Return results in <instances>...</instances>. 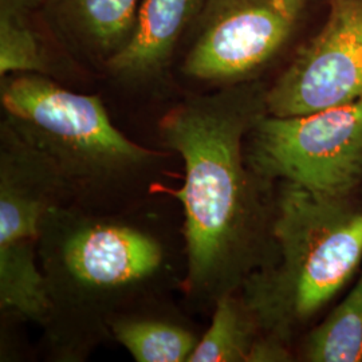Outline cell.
Instances as JSON below:
<instances>
[{
    "mask_svg": "<svg viewBox=\"0 0 362 362\" xmlns=\"http://www.w3.org/2000/svg\"><path fill=\"white\" fill-rule=\"evenodd\" d=\"M362 93V0H329L321 31L299 47L267 90V113L310 115Z\"/></svg>",
    "mask_w": 362,
    "mask_h": 362,
    "instance_id": "obj_8",
    "label": "cell"
},
{
    "mask_svg": "<svg viewBox=\"0 0 362 362\" xmlns=\"http://www.w3.org/2000/svg\"><path fill=\"white\" fill-rule=\"evenodd\" d=\"M64 38L106 64L130 39L137 0H52L46 4Z\"/></svg>",
    "mask_w": 362,
    "mask_h": 362,
    "instance_id": "obj_10",
    "label": "cell"
},
{
    "mask_svg": "<svg viewBox=\"0 0 362 362\" xmlns=\"http://www.w3.org/2000/svg\"><path fill=\"white\" fill-rule=\"evenodd\" d=\"M39 266L49 298L46 346L57 361H83L167 272L158 238L103 211L64 204L42 221Z\"/></svg>",
    "mask_w": 362,
    "mask_h": 362,
    "instance_id": "obj_2",
    "label": "cell"
},
{
    "mask_svg": "<svg viewBox=\"0 0 362 362\" xmlns=\"http://www.w3.org/2000/svg\"><path fill=\"white\" fill-rule=\"evenodd\" d=\"M267 90L247 81L188 97L160 121L164 145L180 155L184 182V293L199 308L238 291L266 262L264 207L243 141L267 113Z\"/></svg>",
    "mask_w": 362,
    "mask_h": 362,
    "instance_id": "obj_1",
    "label": "cell"
},
{
    "mask_svg": "<svg viewBox=\"0 0 362 362\" xmlns=\"http://www.w3.org/2000/svg\"><path fill=\"white\" fill-rule=\"evenodd\" d=\"M0 103L3 121L52 163L81 207L132 196L164 158L117 129L97 95L69 90L49 76L1 78Z\"/></svg>",
    "mask_w": 362,
    "mask_h": 362,
    "instance_id": "obj_4",
    "label": "cell"
},
{
    "mask_svg": "<svg viewBox=\"0 0 362 362\" xmlns=\"http://www.w3.org/2000/svg\"><path fill=\"white\" fill-rule=\"evenodd\" d=\"M206 0H144L128 43L106 64L125 83H146L167 70L180 39L194 27Z\"/></svg>",
    "mask_w": 362,
    "mask_h": 362,
    "instance_id": "obj_9",
    "label": "cell"
},
{
    "mask_svg": "<svg viewBox=\"0 0 362 362\" xmlns=\"http://www.w3.org/2000/svg\"><path fill=\"white\" fill-rule=\"evenodd\" d=\"M43 4L46 0H0V77L52 73L37 22Z\"/></svg>",
    "mask_w": 362,
    "mask_h": 362,
    "instance_id": "obj_12",
    "label": "cell"
},
{
    "mask_svg": "<svg viewBox=\"0 0 362 362\" xmlns=\"http://www.w3.org/2000/svg\"><path fill=\"white\" fill-rule=\"evenodd\" d=\"M50 1H52V0H46V4H47V3H50Z\"/></svg>",
    "mask_w": 362,
    "mask_h": 362,
    "instance_id": "obj_16",
    "label": "cell"
},
{
    "mask_svg": "<svg viewBox=\"0 0 362 362\" xmlns=\"http://www.w3.org/2000/svg\"><path fill=\"white\" fill-rule=\"evenodd\" d=\"M247 143V163L260 179L349 197L362 180V93L305 116L266 115Z\"/></svg>",
    "mask_w": 362,
    "mask_h": 362,
    "instance_id": "obj_6",
    "label": "cell"
},
{
    "mask_svg": "<svg viewBox=\"0 0 362 362\" xmlns=\"http://www.w3.org/2000/svg\"><path fill=\"white\" fill-rule=\"evenodd\" d=\"M110 334L137 362H188L200 339L173 320L134 309L112 320Z\"/></svg>",
    "mask_w": 362,
    "mask_h": 362,
    "instance_id": "obj_11",
    "label": "cell"
},
{
    "mask_svg": "<svg viewBox=\"0 0 362 362\" xmlns=\"http://www.w3.org/2000/svg\"><path fill=\"white\" fill-rule=\"evenodd\" d=\"M235 293L224 294L215 302L209 329L199 339L188 362H247L260 327L246 300Z\"/></svg>",
    "mask_w": 362,
    "mask_h": 362,
    "instance_id": "obj_13",
    "label": "cell"
},
{
    "mask_svg": "<svg viewBox=\"0 0 362 362\" xmlns=\"http://www.w3.org/2000/svg\"><path fill=\"white\" fill-rule=\"evenodd\" d=\"M306 0H206L182 71L230 86L251 81L291 38Z\"/></svg>",
    "mask_w": 362,
    "mask_h": 362,
    "instance_id": "obj_7",
    "label": "cell"
},
{
    "mask_svg": "<svg viewBox=\"0 0 362 362\" xmlns=\"http://www.w3.org/2000/svg\"><path fill=\"white\" fill-rule=\"evenodd\" d=\"M302 357L309 362H362V275L348 297L311 330Z\"/></svg>",
    "mask_w": 362,
    "mask_h": 362,
    "instance_id": "obj_14",
    "label": "cell"
},
{
    "mask_svg": "<svg viewBox=\"0 0 362 362\" xmlns=\"http://www.w3.org/2000/svg\"><path fill=\"white\" fill-rule=\"evenodd\" d=\"M282 185L270 228L275 257L240 288L260 330L287 344L358 269L362 207L349 197Z\"/></svg>",
    "mask_w": 362,
    "mask_h": 362,
    "instance_id": "obj_3",
    "label": "cell"
},
{
    "mask_svg": "<svg viewBox=\"0 0 362 362\" xmlns=\"http://www.w3.org/2000/svg\"><path fill=\"white\" fill-rule=\"evenodd\" d=\"M291 360L293 356L287 349L285 341L266 334L257 338L250 350L247 362H284Z\"/></svg>",
    "mask_w": 362,
    "mask_h": 362,
    "instance_id": "obj_15",
    "label": "cell"
},
{
    "mask_svg": "<svg viewBox=\"0 0 362 362\" xmlns=\"http://www.w3.org/2000/svg\"><path fill=\"white\" fill-rule=\"evenodd\" d=\"M73 204L69 188L52 163L15 130L0 125V308L43 326L49 298L39 266L45 215Z\"/></svg>",
    "mask_w": 362,
    "mask_h": 362,
    "instance_id": "obj_5",
    "label": "cell"
}]
</instances>
